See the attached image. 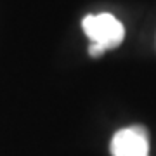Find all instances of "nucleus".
<instances>
[{
	"mask_svg": "<svg viewBox=\"0 0 156 156\" xmlns=\"http://www.w3.org/2000/svg\"><path fill=\"white\" fill-rule=\"evenodd\" d=\"M82 26H83L85 35L92 40V44L99 45L104 52L118 47L123 42V37H125L123 24L108 12L87 16L82 23Z\"/></svg>",
	"mask_w": 156,
	"mask_h": 156,
	"instance_id": "obj_1",
	"label": "nucleus"
},
{
	"mask_svg": "<svg viewBox=\"0 0 156 156\" xmlns=\"http://www.w3.org/2000/svg\"><path fill=\"white\" fill-rule=\"evenodd\" d=\"M113 156H149L147 132L142 127L122 128L111 140Z\"/></svg>",
	"mask_w": 156,
	"mask_h": 156,
	"instance_id": "obj_2",
	"label": "nucleus"
}]
</instances>
